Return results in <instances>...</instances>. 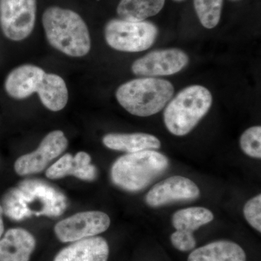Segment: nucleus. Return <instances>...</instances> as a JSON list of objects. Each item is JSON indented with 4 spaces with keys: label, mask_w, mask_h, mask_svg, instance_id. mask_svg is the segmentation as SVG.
<instances>
[{
    "label": "nucleus",
    "mask_w": 261,
    "mask_h": 261,
    "mask_svg": "<svg viewBox=\"0 0 261 261\" xmlns=\"http://www.w3.org/2000/svg\"><path fill=\"white\" fill-rule=\"evenodd\" d=\"M66 204L65 196L47 184L27 181L5 195L2 207L10 219L21 220L32 214L60 216L66 208Z\"/></svg>",
    "instance_id": "f257e3e1"
},
{
    "label": "nucleus",
    "mask_w": 261,
    "mask_h": 261,
    "mask_svg": "<svg viewBox=\"0 0 261 261\" xmlns=\"http://www.w3.org/2000/svg\"><path fill=\"white\" fill-rule=\"evenodd\" d=\"M42 24L48 42L63 54L77 58L90 51L88 27L73 10L50 7L43 14Z\"/></svg>",
    "instance_id": "f03ea898"
},
{
    "label": "nucleus",
    "mask_w": 261,
    "mask_h": 261,
    "mask_svg": "<svg viewBox=\"0 0 261 261\" xmlns=\"http://www.w3.org/2000/svg\"><path fill=\"white\" fill-rule=\"evenodd\" d=\"M168 166V158L154 149L128 153L113 163L111 179L122 190L139 192L161 176Z\"/></svg>",
    "instance_id": "7ed1b4c3"
},
{
    "label": "nucleus",
    "mask_w": 261,
    "mask_h": 261,
    "mask_svg": "<svg viewBox=\"0 0 261 261\" xmlns=\"http://www.w3.org/2000/svg\"><path fill=\"white\" fill-rule=\"evenodd\" d=\"M173 92V86L168 81L145 77L122 84L116 96L119 104L130 114L148 117L162 111Z\"/></svg>",
    "instance_id": "20e7f679"
},
{
    "label": "nucleus",
    "mask_w": 261,
    "mask_h": 261,
    "mask_svg": "<svg viewBox=\"0 0 261 261\" xmlns=\"http://www.w3.org/2000/svg\"><path fill=\"white\" fill-rule=\"evenodd\" d=\"M212 102V94L205 87H186L165 109L163 120L166 128L178 137L188 135L208 112Z\"/></svg>",
    "instance_id": "39448f33"
},
{
    "label": "nucleus",
    "mask_w": 261,
    "mask_h": 261,
    "mask_svg": "<svg viewBox=\"0 0 261 261\" xmlns=\"http://www.w3.org/2000/svg\"><path fill=\"white\" fill-rule=\"evenodd\" d=\"M159 35V29L147 21L132 22L113 19L106 24L105 38L116 50L139 53L152 47Z\"/></svg>",
    "instance_id": "423d86ee"
},
{
    "label": "nucleus",
    "mask_w": 261,
    "mask_h": 261,
    "mask_svg": "<svg viewBox=\"0 0 261 261\" xmlns=\"http://www.w3.org/2000/svg\"><path fill=\"white\" fill-rule=\"evenodd\" d=\"M37 0H0V27L15 42L27 39L34 29Z\"/></svg>",
    "instance_id": "0eeeda50"
},
{
    "label": "nucleus",
    "mask_w": 261,
    "mask_h": 261,
    "mask_svg": "<svg viewBox=\"0 0 261 261\" xmlns=\"http://www.w3.org/2000/svg\"><path fill=\"white\" fill-rule=\"evenodd\" d=\"M111 225L109 216L101 211H87L73 215L55 226L57 238L62 243H70L95 237L106 231Z\"/></svg>",
    "instance_id": "6e6552de"
},
{
    "label": "nucleus",
    "mask_w": 261,
    "mask_h": 261,
    "mask_svg": "<svg viewBox=\"0 0 261 261\" xmlns=\"http://www.w3.org/2000/svg\"><path fill=\"white\" fill-rule=\"evenodd\" d=\"M187 53L176 48L159 49L147 53L134 62L132 70L135 75L145 77L176 74L188 65Z\"/></svg>",
    "instance_id": "1a4fd4ad"
},
{
    "label": "nucleus",
    "mask_w": 261,
    "mask_h": 261,
    "mask_svg": "<svg viewBox=\"0 0 261 261\" xmlns=\"http://www.w3.org/2000/svg\"><path fill=\"white\" fill-rule=\"evenodd\" d=\"M68 145V140L62 130H53L43 139L34 152L24 154L15 161V172L20 176L41 172L64 152Z\"/></svg>",
    "instance_id": "9d476101"
},
{
    "label": "nucleus",
    "mask_w": 261,
    "mask_h": 261,
    "mask_svg": "<svg viewBox=\"0 0 261 261\" xmlns=\"http://www.w3.org/2000/svg\"><path fill=\"white\" fill-rule=\"evenodd\" d=\"M200 189L190 178L173 176L154 185L145 196V202L152 207H159L175 202L198 198Z\"/></svg>",
    "instance_id": "9b49d317"
},
{
    "label": "nucleus",
    "mask_w": 261,
    "mask_h": 261,
    "mask_svg": "<svg viewBox=\"0 0 261 261\" xmlns=\"http://www.w3.org/2000/svg\"><path fill=\"white\" fill-rule=\"evenodd\" d=\"M45 71L37 65H20L12 70L5 80V88L10 97L23 99L37 93Z\"/></svg>",
    "instance_id": "f8f14e48"
},
{
    "label": "nucleus",
    "mask_w": 261,
    "mask_h": 261,
    "mask_svg": "<svg viewBox=\"0 0 261 261\" xmlns=\"http://www.w3.org/2000/svg\"><path fill=\"white\" fill-rule=\"evenodd\" d=\"M46 176L50 179L74 176L82 180L92 181L97 176V169L91 164L90 155L87 152H80L74 157L69 153L65 154L48 168Z\"/></svg>",
    "instance_id": "ddd939ff"
},
{
    "label": "nucleus",
    "mask_w": 261,
    "mask_h": 261,
    "mask_svg": "<svg viewBox=\"0 0 261 261\" xmlns=\"http://www.w3.org/2000/svg\"><path fill=\"white\" fill-rule=\"evenodd\" d=\"M109 246L100 237H92L75 241L63 249L54 261H107Z\"/></svg>",
    "instance_id": "4468645a"
},
{
    "label": "nucleus",
    "mask_w": 261,
    "mask_h": 261,
    "mask_svg": "<svg viewBox=\"0 0 261 261\" xmlns=\"http://www.w3.org/2000/svg\"><path fill=\"white\" fill-rule=\"evenodd\" d=\"M35 238L23 228H11L0 240V261H29Z\"/></svg>",
    "instance_id": "2eb2a0df"
},
{
    "label": "nucleus",
    "mask_w": 261,
    "mask_h": 261,
    "mask_svg": "<svg viewBox=\"0 0 261 261\" xmlns=\"http://www.w3.org/2000/svg\"><path fill=\"white\" fill-rule=\"evenodd\" d=\"M246 253L238 244L219 240L195 249L187 261H246Z\"/></svg>",
    "instance_id": "dca6fc26"
},
{
    "label": "nucleus",
    "mask_w": 261,
    "mask_h": 261,
    "mask_svg": "<svg viewBox=\"0 0 261 261\" xmlns=\"http://www.w3.org/2000/svg\"><path fill=\"white\" fill-rule=\"evenodd\" d=\"M102 142L108 148L127 153L161 148V141L153 135L145 133L108 134Z\"/></svg>",
    "instance_id": "f3484780"
},
{
    "label": "nucleus",
    "mask_w": 261,
    "mask_h": 261,
    "mask_svg": "<svg viewBox=\"0 0 261 261\" xmlns=\"http://www.w3.org/2000/svg\"><path fill=\"white\" fill-rule=\"evenodd\" d=\"M37 93L44 107L54 112L63 110L68 102V91L65 81L53 73H45Z\"/></svg>",
    "instance_id": "a211bd4d"
},
{
    "label": "nucleus",
    "mask_w": 261,
    "mask_h": 261,
    "mask_svg": "<svg viewBox=\"0 0 261 261\" xmlns=\"http://www.w3.org/2000/svg\"><path fill=\"white\" fill-rule=\"evenodd\" d=\"M166 0H121L117 13L121 20L126 21H144L157 15L163 9Z\"/></svg>",
    "instance_id": "6ab92c4d"
},
{
    "label": "nucleus",
    "mask_w": 261,
    "mask_h": 261,
    "mask_svg": "<svg viewBox=\"0 0 261 261\" xmlns=\"http://www.w3.org/2000/svg\"><path fill=\"white\" fill-rule=\"evenodd\" d=\"M214 219V214L208 209L202 207H191L174 213L171 222L176 230H184L193 233L201 226L211 223Z\"/></svg>",
    "instance_id": "aec40b11"
},
{
    "label": "nucleus",
    "mask_w": 261,
    "mask_h": 261,
    "mask_svg": "<svg viewBox=\"0 0 261 261\" xmlns=\"http://www.w3.org/2000/svg\"><path fill=\"white\" fill-rule=\"evenodd\" d=\"M224 0H194L196 13L206 29H214L221 19Z\"/></svg>",
    "instance_id": "412c9836"
},
{
    "label": "nucleus",
    "mask_w": 261,
    "mask_h": 261,
    "mask_svg": "<svg viewBox=\"0 0 261 261\" xmlns=\"http://www.w3.org/2000/svg\"><path fill=\"white\" fill-rule=\"evenodd\" d=\"M240 147L244 152L252 159H261V127L252 126L242 135Z\"/></svg>",
    "instance_id": "4be33fe9"
},
{
    "label": "nucleus",
    "mask_w": 261,
    "mask_h": 261,
    "mask_svg": "<svg viewBox=\"0 0 261 261\" xmlns=\"http://www.w3.org/2000/svg\"><path fill=\"white\" fill-rule=\"evenodd\" d=\"M244 216L249 224L258 232L261 231V195L247 201L244 206Z\"/></svg>",
    "instance_id": "5701e85b"
},
{
    "label": "nucleus",
    "mask_w": 261,
    "mask_h": 261,
    "mask_svg": "<svg viewBox=\"0 0 261 261\" xmlns=\"http://www.w3.org/2000/svg\"><path fill=\"white\" fill-rule=\"evenodd\" d=\"M173 246L181 252L191 251L196 246L193 233L184 230H176L171 236Z\"/></svg>",
    "instance_id": "b1692460"
},
{
    "label": "nucleus",
    "mask_w": 261,
    "mask_h": 261,
    "mask_svg": "<svg viewBox=\"0 0 261 261\" xmlns=\"http://www.w3.org/2000/svg\"><path fill=\"white\" fill-rule=\"evenodd\" d=\"M3 209L2 206L0 205V238H1L2 235L4 232V223H3Z\"/></svg>",
    "instance_id": "393cba45"
},
{
    "label": "nucleus",
    "mask_w": 261,
    "mask_h": 261,
    "mask_svg": "<svg viewBox=\"0 0 261 261\" xmlns=\"http://www.w3.org/2000/svg\"><path fill=\"white\" fill-rule=\"evenodd\" d=\"M175 1L180 2V1H182V0H175Z\"/></svg>",
    "instance_id": "a878e982"
},
{
    "label": "nucleus",
    "mask_w": 261,
    "mask_h": 261,
    "mask_svg": "<svg viewBox=\"0 0 261 261\" xmlns=\"http://www.w3.org/2000/svg\"><path fill=\"white\" fill-rule=\"evenodd\" d=\"M233 1H235V0H233Z\"/></svg>",
    "instance_id": "bb28decb"
}]
</instances>
